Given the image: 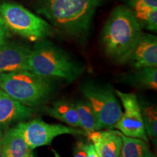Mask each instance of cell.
<instances>
[{"instance_id": "1", "label": "cell", "mask_w": 157, "mask_h": 157, "mask_svg": "<svg viewBox=\"0 0 157 157\" xmlns=\"http://www.w3.org/2000/svg\"><path fill=\"white\" fill-rule=\"evenodd\" d=\"M103 1L35 0V8L59 31L80 38L87 34L94 15Z\"/></svg>"}, {"instance_id": "2", "label": "cell", "mask_w": 157, "mask_h": 157, "mask_svg": "<svg viewBox=\"0 0 157 157\" xmlns=\"http://www.w3.org/2000/svg\"><path fill=\"white\" fill-rule=\"evenodd\" d=\"M142 34L132 10L127 5L117 6L102 31L101 42L105 54L118 63L127 62Z\"/></svg>"}, {"instance_id": "3", "label": "cell", "mask_w": 157, "mask_h": 157, "mask_svg": "<svg viewBox=\"0 0 157 157\" xmlns=\"http://www.w3.org/2000/svg\"><path fill=\"white\" fill-rule=\"evenodd\" d=\"M29 71L48 79L72 82L81 75L83 68L62 48L43 39L31 49L28 59Z\"/></svg>"}, {"instance_id": "4", "label": "cell", "mask_w": 157, "mask_h": 157, "mask_svg": "<svg viewBox=\"0 0 157 157\" xmlns=\"http://www.w3.org/2000/svg\"><path fill=\"white\" fill-rule=\"evenodd\" d=\"M0 88L29 107L43 103L54 91L52 80L39 76L30 71L1 74Z\"/></svg>"}, {"instance_id": "5", "label": "cell", "mask_w": 157, "mask_h": 157, "mask_svg": "<svg viewBox=\"0 0 157 157\" xmlns=\"http://www.w3.org/2000/svg\"><path fill=\"white\" fill-rule=\"evenodd\" d=\"M0 17L7 29L31 42L46 39L52 33L48 21L17 3H0Z\"/></svg>"}, {"instance_id": "6", "label": "cell", "mask_w": 157, "mask_h": 157, "mask_svg": "<svg viewBox=\"0 0 157 157\" xmlns=\"http://www.w3.org/2000/svg\"><path fill=\"white\" fill-rule=\"evenodd\" d=\"M81 91L95 113L99 130L113 128L123 111L112 88L109 85L87 82L81 87Z\"/></svg>"}, {"instance_id": "7", "label": "cell", "mask_w": 157, "mask_h": 157, "mask_svg": "<svg viewBox=\"0 0 157 157\" xmlns=\"http://www.w3.org/2000/svg\"><path fill=\"white\" fill-rule=\"evenodd\" d=\"M27 145L31 150L43 146L50 145L56 137L63 135H87L83 129L58 124H49L36 119L17 125Z\"/></svg>"}, {"instance_id": "8", "label": "cell", "mask_w": 157, "mask_h": 157, "mask_svg": "<svg viewBox=\"0 0 157 157\" xmlns=\"http://www.w3.org/2000/svg\"><path fill=\"white\" fill-rule=\"evenodd\" d=\"M116 93L121 100L124 111L113 127L125 136L139 138L148 143L140 102L137 96L134 93H122L119 90H116Z\"/></svg>"}, {"instance_id": "9", "label": "cell", "mask_w": 157, "mask_h": 157, "mask_svg": "<svg viewBox=\"0 0 157 157\" xmlns=\"http://www.w3.org/2000/svg\"><path fill=\"white\" fill-rule=\"evenodd\" d=\"M31 49L17 42H7L0 45V74L29 71L28 59Z\"/></svg>"}, {"instance_id": "10", "label": "cell", "mask_w": 157, "mask_h": 157, "mask_svg": "<svg viewBox=\"0 0 157 157\" xmlns=\"http://www.w3.org/2000/svg\"><path fill=\"white\" fill-rule=\"evenodd\" d=\"M136 69L143 67H156L157 37L149 34H142L133 49L128 60Z\"/></svg>"}, {"instance_id": "11", "label": "cell", "mask_w": 157, "mask_h": 157, "mask_svg": "<svg viewBox=\"0 0 157 157\" xmlns=\"http://www.w3.org/2000/svg\"><path fill=\"white\" fill-rule=\"evenodd\" d=\"M32 113L31 107L20 103L0 88V129L15 121L28 119Z\"/></svg>"}, {"instance_id": "12", "label": "cell", "mask_w": 157, "mask_h": 157, "mask_svg": "<svg viewBox=\"0 0 157 157\" xmlns=\"http://www.w3.org/2000/svg\"><path fill=\"white\" fill-rule=\"evenodd\" d=\"M121 134L119 131L111 129L97 130L89 137L99 157H119L122 146Z\"/></svg>"}, {"instance_id": "13", "label": "cell", "mask_w": 157, "mask_h": 157, "mask_svg": "<svg viewBox=\"0 0 157 157\" xmlns=\"http://www.w3.org/2000/svg\"><path fill=\"white\" fill-rule=\"evenodd\" d=\"M2 150L4 157H30L32 154L17 126L3 135Z\"/></svg>"}, {"instance_id": "14", "label": "cell", "mask_w": 157, "mask_h": 157, "mask_svg": "<svg viewBox=\"0 0 157 157\" xmlns=\"http://www.w3.org/2000/svg\"><path fill=\"white\" fill-rule=\"evenodd\" d=\"M43 112L54 119L63 121L73 127H80L78 117L74 103L60 100L52 104V106L43 107Z\"/></svg>"}, {"instance_id": "15", "label": "cell", "mask_w": 157, "mask_h": 157, "mask_svg": "<svg viewBox=\"0 0 157 157\" xmlns=\"http://www.w3.org/2000/svg\"><path fill=\"white\" fill-rule=\"evenodd\" d=\"M74 105L77 111L80 127L87 133V136L99 130L97 119L90 103L86 100H80L74 103Z\"/></svg>"}, {"instance_id": "16", "label": "cell", "mask_w": 157, "mask_h": 157, "mask_svg": "<svg viewBox=\"0 0 157 157\" xmlns=\"http://www.w3.org/2000/svg\"><path fill=\"white\" fill-rule=\"evenodd\" d=\"M122 140L120 156L121 157H148L151 154L146 141L121 134Z\"/></svg>"}, {"instance_id": "17", "label": "cell", "mask_w": 157, "mask_h": 157, "mask_svg": "<svg viewBox=\"0 0 157 157\" xmlns=\"http://www.w3.org/2000/svg\"><path fill=\"white\" fill-rule=\"evenodd\" d=\"M132 82L139 87L149 90L157 89V69L156 67H143L132 76Z\"/></svg>"}, {"instance_id": "18", "label": "cell", "mask_w": 157, "mask_h": 157, "mask_svg": "<svg viewBox=\"0 0 157 157\" xmlns=\"http://www.w3.org/2000/svg\"><path fill=\"white\" fill-rule=\"evenodd\" d=\"M143 122L147 136L156 138L157 136V110L156 106L151 104L140 103Z\"/></svg>"}, {"instance_id": "19", "label": "cell", "mask_w": 157, "mask_h": 157, "mask_svg": "<svg viewBox=\"0 0 157 157\" xmlns=\"http://www.w3.org/2000/svg\"><path fill=\"white\" fill-rule=\"evenodd\" d=\"M133 12V11H132ZM135 17L141 26L147 30L156 32L157 31V9L133 12Z\"/></svg>"}, {"instance_id": "20", "label": "cell", "mask_w": 157, "mask_h": 157, "mask_svg": "<svg viewBox=\"0 0 157 157\" xmlns=\"http://www.w3.org/2000/svg\"><path fill=\"white\" fill-rule=\"evenodd\" d=\"M127 6L133 12L157 9V0H126Z\"/></svg>"}, {"instance_id": "21", "label": "cell", "mask_w": 157, "mask_h": 157, "mask_svg": "<svg viewBox=\"0 0 157 157\" xmlns=\"http://www.w3.org/2000/svg\"><path fill=\"white\" fill-rule=\"evenodd\" d=\"M74 157H87L85 149V143L77 142L74 148Z\"/></svg>"}, {"instance_id": "22", "label": "cell", "mask_w": 157, "mask_h": 157, "mask_svg": "<svg viewBox=\"0 0 157 157\" xmlns=\"http://www.w3.org/2000/svg\"><path fill=\"white\" fill-rule=\"evenodd\" d=\"M7 36H8V29L6 26L2 18L0 17V45L6 42Z\"/></svg>"}, {"instance_id": "23", "label": "cell", "mask_w": 157, "mask_h": 157, "mask_svg": "<svg viewBox=\"0 0 157 157\" xmlns=\"http://www.w3.org/2000/svg\"><path fill=\"white\" fill-rule=\"evenodd\" d=\"M85 149L87 157H99L92 143H88V144L85 143Z\"/></svg>"}, {"instance_id": "24", "label": "cell", "mask_w": 157, "mask_h": 157, "mask_svg": "<svg viewBox=\"0 0 157 157\" xmlns=\"http://www.w3.org/2000/svg\"><path fill=\"white\" fill-rule=\"evenodd\" d=\"M2 129H0V157H4L2 150Z\"/></svg>"}, {"instance_id": "25", "label": "cell", "mask_w": 157, "mask_h": 157, "mask_svg": "<svg viewBox=\"0 0 157 157\" xmlns=\"http://www.w3.org/2000/svg\"><path fill=\"white\" fill-rule=\"evenodd\" d=\"M52 153H53V154H54L55 157H60V155L58 154V153L57 152L56 150H52Z\"/></svg>"}, {"instance_id": "26", "label": "cell", "mask_w": 157, "mask_h": 157, "mask_svg": "<svg viewBox=\"0 0 157 157\" xmlns=\"http://www.w3.org/2000/svg\"><path fill=\"white\" fill-rule=\"evenodd\" d=\"M148 157H156V156H154V154H152V153H151V154L150 155H149V156H148Z\"/></svg>"}, {"instance_id": "27", "label": "cell", "mask_w": 157, "mask_h": 157, "mask_svg": "<svg viewBox=\"0 0 157 157\" xmlns=\"http://www.w3.org/2000/svg\"><path fill=\"white\" fill-rule=\"evenodd\" d=\"M30 157H34V156H33V154H31V156H30Z\"/></svg>"}, {"instance_id": "28", "label": "cell", "mask_w": 157, "mask_h": 157, "mask_svg": "<svg viewBox=\"0 0 157 157\" xmlns=\"http://www.w3.org/2000/svg\"><path fill=\"white\" fill-rule=\"evenodd\" d=\"M119 157H121V156H120V155H119Z\"/></svg>"}]
</instances>
